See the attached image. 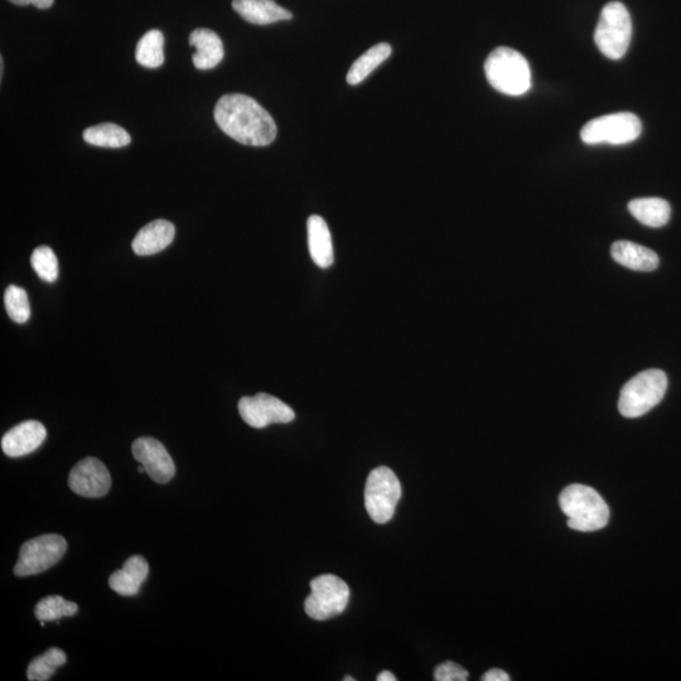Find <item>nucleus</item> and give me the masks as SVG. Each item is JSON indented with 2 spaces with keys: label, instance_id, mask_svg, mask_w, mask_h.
<instances>
[{
  "label": "nucleus",
  "instance_id": "obj_1",
  "mask_svg": "<svg viewBox=\"0 0 681 681\" xmlns=\"http://www.w3.org/2000/svg\"><path fill=\"white\" fill-rule=\"evenodd\" d=\"M214 115L217 127L245 146H269L277 137V124L272 115L250 96H222L217 101Z\"/></svg>",
  "mask_w": 681,
  "mask_h": 681
},
{
  "label": "nucleus",
  "instance_id": "obj_2",
  "mask_svg": "<svg viewBox=\"0 0 681 681\" xmlns=\"http://www.w3.org/2000/svg\"><path fill=\"white\" fill-rule=\"evenodd\" d=\"M559 505L568 518L569 528L581 533H593L606 528L610 520V509L592 487L571 485L559 496Z\"/></svg>",
  "mask_w": 681,
  "mask_h": 681
},
{
  "label": "nucleus",
  "instance_id": "obj_3",
  "mask_svg": "<svg viewBox=\"0 0 681 681\" xmlns=\"http://www.w3.org/2000/svg\"><path fill=\"white\" fill-rule=\"evenodd\" d=\"M487 81L499 93L520 96L531 88V70L525 57L509 47L490 53L485 64Z\"/></svg>",
  "mask_w": 681,
  "mask_h": 681
},
{
  "label": "nucleus",
  "instance_id": "obj_4",
  "mask_svg": "<svg viewBox=\"0 0 681 681\" xmlns=\"http://www.w3.org/2000/svg\"><path fill=\"white\" fill-rule=\"evenodd\" d=\"M668 376L664 371H642L621 390L618 410L626 418H639L654 409L664 399Z\"/></svg>",
  "mask_w": 681,
  "mask_h": 681
},
{
  "label": "nucleus",
  "instance_id": "obj_5",
  "mask_svg": "<svg viewBox=\"0 0 681 681\" xmlns=\"http://www.w3.org/2000/svg\"><path fill=\"white\" fill-rule=\"evenodd\" d=\"M631 38L632 21L627 8L620 2L606 4L594 32L598 50L608 59L620 60L629 50Z\"/></svg>",
  "mask_w": 681,
  "mask_h": 681
},
{
  "label": "nucleus",
  "instance_id": "obj_6",
  "mask_svg": "<svg viewBox=\"0 0 681 681\" xmlns=\"http://www.w3.org/2000/svg\"><path fill=\"white\" fill-rule=\"evenodd\" d=\"M402 499V485L388 467L375 468L367 477L365 507L376 524H386L393 519L396 506Z\"/></svg>",
  "mask_w": 681,
  "mask_h": 681
},
{
  "label": "nucleus",
  "instance_id": "obj_7",
  "mask_svg": "<svg viewBox=\"0 0 681 681\" xmlns=\"http://www.w3.org/2000/svg\"><path fill=\"white\" fill-rule=\"evenodd\" d=\"M349 601L350 588L346 582L333 574H323L311 582V594L304 602V610L313 620L326 621L341 615Z\"/></svg>",
  "mask_w": 681,
  "mask_h": 681
},
{
  "label": "nucleus",
  "instance_id": "obj_8",
  "mask_svg": "<svg viewBox=\"0 0 681 681\" xmlns=\"http://www.w3.org/2000/svg\"><path fill=\"white\" fill-rule=\"evenodd\" d=\"M67 550V543L59 534H46L24 543L14 567L17 577L36 576L60 562Z\"/></svg>",
  "mask_w": 681,
  "mask_h": 681
},
{
  "label": "nucleus",
  "instance_id": "obj_9",
  "mask_svg": "<svg viewBox=\"0 0 681 681\" xmlns=\"http://www.w3.org/2000/svg\"><path fill=\"white\" fill-rule=\"evenodd\" d=\"M642 123L635 114L617 113L603 115L584 125L581 138L584 143L593 144H627L640 137Z\"/></svg>",
  "mask_w": 681,
  "mask_h": 681
},
{
  "label": "nucleus",
  "instance_id": "obj_10",
  "mask_svg": "<svg viewBox=\"0 0 681 681\" xmlns=\"http://www.w3.org/2000/svg\"><path fill=\"white\" fill-rule=\"evenodd\" d=\"M239 413L246 424L258 429H263L273 423H291L296 418V414L289 405L265 393L241 398Z\"/></svg>",
  "mask_w": 681,
  "mask_h": 681
},
{
  "label": "nucleus",
  "instance_id": "obj_11",
  "mask_svg": "<svg viewBox=\"0 0 681 681\" xmlns=\"http://www.w3.org/2000/svg\"><path fill=\"white\" fill-rule=\"evenodd\" d=\"M69 486L76 495L98 499L108 494L110 490V473L98 458L88 457L72 468Z\"/></svg>",
  "mask_w": 681,
  "mask_h": 681
},
{
  "label": "nucleus",
  "instance_id": "obj_12",
  "mask_svg": "<svg viewBox=\"0 0 681 681\" xmlns=\"http://www.w3.org/2000/svg\"><path fill=\"white\" fill-rule=\"evenodd\" d=\"M133 456L140 465L146 468L149 477L157 484H167L176 473L175 462L167 449L157 439L151 437L138 438L133 443Z\"/></svg>",
  "mask_w": 681,
  "mask_h": 681
},
{
  "label": "nucleus",
  "instance_id": "obj_13",
  "mask_svg": "<svg viewBox=\"0 0 681 681\" xmlns=\"http://www.w3.org/2000/svg\"><path fill=\"white\" fill-rule=\"evenodd\" d=\"M47 431L45 425L37 420H27L16 425L2 438V449L8 457L27 456L41 447L45 442Z\"/></svg>",
  "mask_w": 681,
  "mask_h": 681
},
{
  "label": "nucleus",
  "instance_id": "obj_14",
  "mask_svg": "<svg viewBox=\"0 0 681 681\" xmlns=\"http://www.w3.org/2000/svg\"><path fill=\"white\" fill-rule=\"evenodd\" d=\"M176 227L167 220H154L135 236L132 248L139 257L161 253L175 240Z\"/></svg>",
  "mask_w": 681,
  "mask_h": 681
},
{
  "label": "nucleus",
  "instance_id": "obj_15",
  "mask_svg": "<svg viewBox=\"0 0 681 681\" xmlns=\"http://www.w3.org/2000/svg\"><path fill=\"white\" fill-rule=\"evenodd\" d=\"M190 45L196 50L192 61L197 70L214 69L224 59V45L214 31L198 28L191 33Z\"/></svg>",
  "mask_w": 681,
  "mask_h": 681
},
{
  "label": "nucleus",
  "instance_id": "obj_16",
  "mask_svg": "<svg viewBox=\"0 0 681 681\" xmlns=\"http://www.w3.org/2000/svg\"><path fill=\"white\" fill-rule=\"evenodd\" d=\"M149 574V564L140 555H133L124 563L120 571L114 572L109 578V586L120 596H137L140 587Z\"/></svg>",
  "mask_w": 681,
  "mask_h": 681
},
{
  "label": "nucleus",
  "instance_id": "obj_17",
  "mask_svg": "<svg viewBox=\"0 0 681 681\" xmlns=\"http://www.w3.org/2000/svg\"><path fill=\"white\" fill-rule=\"evenodd\" d=\"M233 8L246 22L267 26L279 21H289L292 13L287 11L274 0H234Z\"/></svg>",
  "mask_w": 681,
  "mask_h": 681
},
{
  "label": "nucleus",
  "instance_id": "obj_18",
  "mask_svg": "<svg viewBox=\"0 0 681 681\" xmlns=\"http://www.w3.org/2000/svg\"><path fill=\"white\" fill-rule=\"evenodd\" d=\"M611 255L615 262L636 272H652L659 267V257L655 251L631 241H616L612 245Z\"/></svg>",
  "mask_w": 681,
  "mask_h": 681
},
{
  "label": "nucleus",
  "instance_id": "obj_19",
  "mask_svg": "<svg viewBox=\"0 0 681 681\" xmlns=\"http://www.w3.org/2000/svg\"><path fill=\"white\" fill-rule=\"evenodd\" d=\"M308 248L313 263L321 269L330 268L335 260L330 229L321 216L313 215L307 222Z\"/></svg>",
  "mask_w": 681,
  "mask_h": 681
},
{
  "label": "nucleus",
  "instance_id": "obj_20",
  "mask_svg": "<svg viewBox=\"0 0 681 681\" xmlns=\"http://www.w3.org/2000/svg\"><path fill=\"white\" fill-rule=\"evenodd\" d=\"M629 211L642 225L649 227H663L668 224L671 207L663 198H636L629 204Z\"/></svg>",
  "mask_w": 681,
  "mask_h": 681
},
{
  "label": "nucleus",
  "instance_id": "obj_21",
  "mask_svg": "<svg viewBox=\"0 0 681 681\" xmlns=\"http://www.w3.org/2000/svg\"><path fill=\"white\" fill-rule=\"evenodd\" d=\"M391 55L389 43H379L366 51L352 64L349 74H347V84L355 86L364 81L371 72L388 60Z\"/></svg>",
  "mask_w": 681,
  "mask_h": 681
},
{
  "label": "nucleus",
  "instance_id": "obj_22",
  "mask_svg": "<svg viewBox=\"0 0 681 681\" xmlns=\"http://www.w3.org/2000/svg\"><path fill=\"white\" fill-rule=\"evenodd\" d=\"M84 140L100 148H123L132 142L127 130L117 124L104 123L90 127L84 132Z\"/></svg>",
  "mask_w": 681,
  "mask_h": 681
},
{
  "label": "nucleus",
  "instance_id": "obj_23",
  "mask_svg": "<svg viewBox=\"0 0 681 681\" xmlns=\"http://www.w3.org/2000/svg\"><path fill=\"white\" fill-rule=\"evenodd\" d=\"M164 36L161 31L152 30L146 33L137 45L135 59L147 69H157L164 62Z\"/></svg>",
  "mask_w": 681,
  "mask_h": 681
},
{
  "label": "nucleus",
  "instance_id": "obj_24",
  "mask_svg": "<svg viewBox=\"0 0 681 681\" xmlns=\"http://www.w3.org/2000/svg\"><path fill=\"white\" fill-rule=\"evenodd\" d=\"M67 656L64 651L52 647L45 654L33 659L27 669V678L31 681H48L57 669L64 666Z\"/></svg>",
  "mask_w": 681,
  "mask_h": 681
},
{
  "label": "nucleus",
  "instance_id": "obj_25",
  "mask_svg": "<svg viewBox=\"0 0 681 681\" xmlns=\"http://www.w3.org/2000/svg\"><path fill=\"white\" fill-rule=\"evenodd\" d=\"M79 611L74 602L66 601L61 596L43 598L37 603L35 615L37 620L51 622L59 621L62 617H72Z\"/></svg>",
  "mask_w": 681,
  "mask_h": 681
},
{
  "label": "nucleus",
  "instance_id": "obj_26",
  "mask_svg": "<svg viewBox=\"0 0 681 681\" xmlns=\"http://www.w3.org/2000/svg\"><path fill=\"white\" fill-rule=\"evenodd\" d=\"M9 318L16 323H26L31 317V306L27 292L17 286H9L4 294Z\"/></svg>",
  "mask_w": 681,
  "mask_h": 681
},
{
  "label": "nucleus",
  "instance_id": "obj_27",
  "mask_svg": "<svg viewBox=\"0 0 681 681\" xmlns=\"http://www.w3.org/2000/svg\"><path fill=\"white\" fill-rule=\"evenodd\" d=\"M31 264L38 277L45 282L52 283L59 278V260L50 246H40L35 249L32 253Z\"/></svg>",
  "mask_w": 681,
  "mask_h": 681
},
{
  "label": "nucleus",
  "instance_id": "obj_28",
  "mask_svg": "<svg viewBox=\"0 0 681 681\" xmlns=\"http://www.w3.org/2000/svg\"><path fill=\"white\" fill-rule=\"evenodd\" d=\"M468 676L466 669L452 661L439 665L434 671V680L437 681H466Z\"/></svg>",
  "mask_w": 681,
  "mask_h": 681
},
{
  "label": "nucleus",
  "instance_id": "obj_29",
  "mask_svg": "<svg viewBox=\"0 0 681 681\" xmlns=\"http://www.w3.org/2000/svg\"><path fill=\"white\" fill-rule=\"evenodd\" d=\"M9 2L21 7L30 6V4H32V6H35L38 9H47L52 7L55 0H9Z\"/></svg>",
  "mask_w": 681,
  "mask_h": 681
},
{
  "label": "nucleus",
  "instance_id": "obj_30",
  "mask_svg": "<svg viewBox=\"0 0 681 681\" xmlns=\"http://www.w3.org/2000/svg\"><path fill=\"white\" fill-rule=\"evenodd\" d=\"M510 676L505 673L504 670L491 669L482 676V681H509Z\"/></svg>",
  "mask_w": 681,
  "mask_h": 681
},
{
  "label": "nucleus",
  "instance_id": "obj_31",
  "mask_svg": "<svg viewBox=\"0 0 681 681\" xmlns=\"http://www.w3.org/2000/svg\"><path fill=\"white\" fill-rule=\"evenodd\" d=\"M396 678L394 674H391L390 671H383V673H380L378 675V681H395Z\"/></svg>",
  "mask_w": 681,
  "mask_h": 681
},
{
  "label": "nucleus",
  "instance_id": "obj_32",
  "mask_svg": "<svg viewBox=\"0 0 681 681\" xmlns=\"http://www.w3.org/2000/svg\"><path fill=\"white\" fill-rule=\"evenodd\" d=\"M138 472L139 473L146 472V468H144L142 465H140L139 468H138Z\"/></svg>",
  "mask_w": 681,
  "mask_h": 681
},
{
  "label": "nucleus",
  "instance_id": "obj_33",
  "mask_svg": "<svg viewBox=\"0 0 681 681\" xmlns=\"http://www.w3.org/2000/svg\"><path fill=\"white\" fill-rule=\"evenodd\" d=\"M344 680H345V681H349V680H350V681H354L355 679H354V678H351V676H347V678H345Z\"/></svg>",
  "mask_w": 681,
  "mask_h": 681
}]
</instances>
